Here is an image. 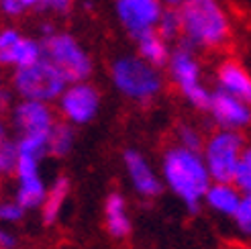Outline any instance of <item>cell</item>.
Listing matches in <instances>:
<instances>
[{"label":"cell","instance_id":"26","mask_svg":"<svg viewBox=\"0 0 251 249\" xmlns=\"http://www.w3.org/2000/svg\"><path fill=\"white\" fill-rule=\"evenodd\" d=\"M178 145H182L186 149H192V151H202L204 139H202V135H200V131L194 129L192 124H180V129H178Z\"/></svg>","mask_w":251,"mask_h":249},{"label":"cell","instance_id":"15","mask_svg":"<svg viewBox=\"0 0 251 249\" xmlns=\"http://www.w3.org/2000/svg\"><path fill=\"white\" fill-rule=\"evenodd\" d=\"M215 80H217V88L251 104V74L239 61H235V59L221 61L215 74Z\"/></svg>","mask_w":251,"mask_h":249},{"label":"cell","instance_id":"6","mask_svg":"<svg viewBox=\"0 0 251 249\" xmlns=\"http://www.w3.org/2000/svg\"><path fill=\"white\" fill-rule=\"evenodd\" d=\"M43 57L64 74L68 82L90 80L94 72L92 55L86 51V47L68 31H53L45 35L43 39Z\"/></svg>","mask_w":251,"mask_h":249},{"label":"cell","instance_id":"28","mask_svg":"<svg viewBox=\"0 0 251 249\" xmlns=\"http://www.w3.org/2000/svg\"><path fill=\"white\" fill-rule=\"evenodd\" d=\"M29 10H33L31 0H0V12L8 19H19Z\"/></svg>","mask_w":251,"mask_h":249},{"label":"cell","instance_id":"22","mask_svg":"<svg viewBox=\"0 0 251 249\" xmlns=\"http://www.w3.org/2000/svg\"><path fill=\"white\" fill-rule=\"evenodd\" d=\"M155 31L164 37L166 41H178L182 39V19H180V10L174 6H166L161 17L157 21Z\"/></svg>","mask_w":251,"mask_h":249},{"label":"cell","instance_id":"2","mask_svg":"<svg viewBox=\"0 0 251 249\" xmlns=\"http://www.w3.org/2000/svg\"><path fill=\"white\" fill-rule=\"evenodd\" d=\"M161 180L164 186L180 198L188 213L196 215L200 210V202L212 178L200 151H192L182 145H174L164 153L161 159Z\"/></svg>","mask_w":251,"mask_h":249},{"label":"cell","instance_id":"13","mask_svg":"<svg viewBox=\"0 0 251 249\" xmlns=\"http://www.w3.org/2000/svg\"><path fill=\"white\" fill-rule=\"evenodd\" d=\"M206 113L219 129L241 131L251 124V104L221 88L210 92Z\"/></svg>","mask_w":251,"mask_h":249},{"label":"cell","instance_id":"10","mask_svg":"<svg viewBox=\"0 0 251 249\" xmlns=\"http://www.w3.org/2000/svg\"><path fill=\"white\" fill-rule=\"evenodd\" d=\"M41 157L19 153L17 157V168H15V198L27 208L35 210L41 208L45 194H47V184L41 176Z\"/></svg>","mask_w":251,"mask_h":249},{"label":"cell","instance_id":"12","mask_svg":"<svg viewBox=\"0 0 251 249\" xmlns=\"http://www.w3.org/2000/svg\"><path fill=\"white\" fill-rule=\"evenodd\" d=\"M164 8L161 0H115L117 21L131 39L153 31Z\"/></svg>","mask_w":251,"mask_h":249},{"label":"cell","instance_id":"25","mask_svg":"<svg viewBox=\"0 0 251 249\" xmlns=\"http://www.w3.org/2000/svg\"><path fill=\"white\" fill-rule=\"evenodd\" d=\"M233 221H235V227L239 229L241 235L251 237V194L241 196V202L235 210Z\"/></svg>","mask_w":251,"mask_h":249},{"label":"cell","instance_id":"18","mask_svg":"<svg viewBox=\"0 0 251 249\" xmlns=\"http://www.w3.org/2000/svg\"><path fill=\"white\" fill-rule=\"evenodd\" d=\"M137 45V55L143 57L147 64H151L159 70H164L170 61V41H166L155 29L153 31H147L143 35H139L137 39H133Z\"/></svg>","mask_w":251,"mask_h":249},{"label":"cell","instance_id":"31","mask_svg":"<svg viewBox=\"0 0 251 249\" xmlns=\"http://www.w3.org/2000/svg\"><path fill=\"white\" fill-rule=\"evenodd\" d=\"M161 2H164V6H174V8H178L184 0H161Z\"/></svg>","mask_w":251,"mask_h":249},{"label":"cell","instance_id":"3","mask_svg":"<svg viewBox=\"0 0 251 249\" xmlns=\"http://www.w3.org/2000/svg\"><path fill=\"white\" fill-rule=\"evenodd\" d=\"M110 82L115 90L127 100L137 104H149L164 90V76L161 70L147 64L139 55H119L112 59L108 68Z\"/></svg>","mask_w":251,"mask_h":249},{"label":"cell","instance_id":"1","mask_svg":"<svg viewBox=\"0 0 251 249\" xmlns=\"http://www.w3.org/2000/svg\"><path fill=\"white\" fill-rule=\"evenodd\" d=\"M178 10L182 41L192 49L215 51L231 41L233 23L223 0H184Z\"/></svg>","mask_w":251,"mask_h":249},{"label":"cell","instance_id":"23","mask_svg":"<svg viewBox=\"0 0 251 249\" xmlns=\"http://www.w3.org/2000/svg\"><path fill=\"white\" fill-rule=\"evenodd\" d=\"M25 208L15 196L10 198H0V225H17L25 219Z\"/></svg>","mask_w":251,"mask_h":249},{"label":"cell","instance_id":"14","mask_svg":"<svg viewBox=\"0 0 251 249\" xmlns=\"http://www.w3.org/2000/svg\"><path fill=\"white\" fill-rule=\"evenodd\" d=\"M123 164L127 170L129 182L133 186V190L143 196V198H155L164 190V180H161L153 168L149 166V161L139 153L137 149H127L123 155Z\"/></svg>","mask_w":251,"mask_h":249},{"label":"cell","instance_id":"5","mask_svg":"<svg viewBox=\"0 0 251 249\" xmlns=\"http://www.w3.org/2000/svg\"><path fill=\"white\" fill-rule=\"evenodd\" d=\"M166 68L172 84L186 98V102L196 110H206L210 90L202 82V68H200V61L196 57V49L182 41L178 47L172 49Z\"/></svg>","mask_w":251,"mask_h":249},{"label":"cell","instance_id":"8","mask_svg":"<svg viewBox=\"0 0 251 249\" xmlns=\"http://www.w3.org/2000/svg\"><path fill=\"white\" fill-rule=\"evenodd\" d=\"M55 102L61 119L74 124V127H84V124L92 123L98 117L102 96H100V90L92 82L80 80L70 82Z\"/></svg>","mask_w":251,"mask_h":249},{"label":"cell","instance_id":"21","mask_svg":"<svg viewBox=\"0 0 251 249\" xmlns=\"http://www.w3.org/2000/svg\"><path fill=\"white\" fill-rule=\"evenodd\" d=\"M74 145H76V127L70 124L68 121H57L51 133H49V141H47L49 155L66 157L74 149Z\"/></svg>","mask_w":251,"mask_h":249},{"label":"cell","instance_id":"24","mask_svg":"<svg viewBox=\"0 0 251 249\" xmlns=\"http://www.w3.org/2000/svg\"><path fill=\"white\" fill-rule=\"evenodd\" d=\"M237 188H239L243 194H251V147L243 149V155L239 159V166H237V174L235 180Z\"/></svg>","mask_w":251,"mask_h":249},{"label":"cell","instance_id":"29","mask_svg":"<svg viewBox=\"0 0 251 249\" xmlns=\"http://www.w3.org/2000/svg\"><path fill=\"white\" fill-rule=\"evenodd\" d=\"M19 239L10 225H0V249H17Z\"/></svg>","mask_w":251,"mask_h":249},{"label":"cell","instance_id":"9","mask_svg":"<svg viewBox=\"0 0 251 249\" xmlns=\"http://www.w3.org/2000/svg\"><path fill=\"white\" fill-rule=\"evenodd\" d=\"M43 57V43L25 35L21 29L6 25L0 27V68L19 70Z\"/></svg>","mask_w":251,"mask_h":249},{"label":"cell","instance_id":"30","mask_svg":"<svg viewBox=\"0 0 251 249\" xmlns=\"http://www.w3.org/2000/svg\"><path fill=\"white\" fill-rule=\"evenodd\" d=\"M12 88L10 86H6V82L2 80V74H0V115L6 113V110H10L12 106Z\"/></svg>","mask_w":251,"mask_h":249},{"label":"cell","instance_id":"16","mask_svg":"<svg viewBox=\"0 0 251 249\" xmlns=\"http://www.w3.org/2000/svg\"><path fill=\"white\" fill-rule=\"evenodd\" d=\"M104 225L112 239H125L131 235V217L127 200L121 192H110L104 200Z\"/></svg>","mask_w":251,"mask_h":249},{"label":"cell","instance_id":"17","mask_svg":"<svg viewBox=\"0 0 251 249\" xmlns=\"http://www.w3.org/2000/svg\"><path fill=\"white\" fill-rule=\"evenodd\" d=\"M241 196L243 192L237 188L235 182H212L204 194V202L210 210L233 219L237 206L241 202Z\"/></svg>","mask_w":251,"mask_h":249},{"label":"cell","instance_id":"11","mask_svg":"<svg viewBox=\"0 0 251 249\" xmlns=\"http://www.w3.org/2000/svg\"><path fill=\"white\" fill-rule=\"evenodd\" d=\"M10 127L21 135H49L57 123L55 110L51 108V102L43 100H31V98H21L17 104L10 106Z\"/></svg>","mask_w":251,"mask_h":249},{"label":"cell","instance_id":"19","mask_svg":"<svg viewBox=\"0 0 251 249\" xmlns=\"http://www.w3.org/2000/svg\"><path fill=\"white\" fill-rule=\"evenodd\" d=\"M70 180L66 176H57L51 184L47 186V194L45 200L41 204V219L45 225H55L61 217V210L66 206V200L70 196Z\"/></svg>","mask_w":251,"mask_h":249},{"label":"cell","instance_id":"20","mask_svg":"<svg viewBox=\"0 0 251 249\" xmlns=\"http://www.w3.org/2000/svg\"><path fill=\"white\" fill-rule=\"evenodd\" d=\"M17 139L12 137V127L0 115V178H6L15 174L17 168Z\"/></svg>","mask_w":251,"mask_h":249},{"label":"cell","instance_id":"4","mask_svg":"<svg viewBox=\"0 0 251 249\" xmlns=\"http://www.w3.org/2000/svg\"><path fill=\"white\" fill-rule=\"evenodd\" d=\"M70 82L47 57L37 59L35 64L12 70L10 88L19 98L55 102Z\"/></svg>","mask_w":251,"mask_h":249},{"label":"cell","instance_id":"7","mask_svg":"<svg viewBox=\"0 0 251 249\" xmlns=\"http://www.w3.org/2000/svg\"><path fill=\"white\" fill-rule=\"evenodd\" d=\"M245 141L239 131L219 129L202 145V159L208 168L212 182H233L239 159L243 155Z\"/></svg>","mask_w":251,"mask_h":249},{"label":"cell","instance_id":"27","mask_svg":"<svg viewBox=\"0 0 251 249\" xmlns=\"http://www.w3.org/2000/svg\"><path fill=\"white\" fill-rule=\"evenodd\" d=\"M74 0H31L33 10H43V12H55V15H68L72 10Z\"/></svg>","mask_w":251,"mask_h":249}]
</instances>
